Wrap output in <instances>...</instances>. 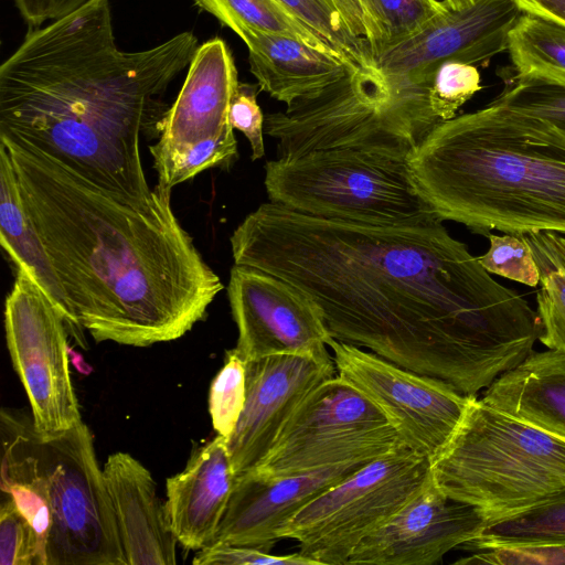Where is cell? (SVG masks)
<instances>
[{
	"label": "cell",
	"mask_w": 565,
	"mask_h": 565,
	"mask_svg": "<svg viewBox=\"0 0 565 565\" xmlns=\"http://www.w3.org/2000/svg\"><path fill=\"white\" fill-rule=\"evenodd\" d=\"M441 223L364 224L269 201L230 242L234 264L308 295L332 338L476 395L522 362L543 329Z\"/></svg>",
	"instance_id": "1"
},
{
	"label": "cell",
	"mask_w": 565,
	"mask_h": 565,
	"mask_svg": "<svg viewBox=\"0 0 565 565\" xmlns=\"http://www.w3.org/2000/svg\"><path fill=\"white\" fill-rule=\"evenodd\" d=\"M68 305L96 342L149 347L201 321L224 288L157 183L139 203L43 152L0 138Z\"/></svg>",
	"instance_id": "2"
},
{
	"label": "cell",
	"mask_w": 565,
	"mask_h": 565,
	"mask_svg": "<svg viewBox=\"0 0 565 565\" xmlns=\"http://www.w3.org/2000/svg\"><path fill=\"white\" fill-rule=\"evenodd\" d=\"M192 32L148 50L116 45L109 0L31 30L0 66V138L28 145L92 183L139 203L153 198L142 140L159 139L163 96L196 50Z\"/></svg>",
	"instance_id": "3"
},
{
	"label": "cell",
	"mask_w": 565,
	"mask_h": 565,
	"mask_svg": "<svg viewBox=\"0 0 565 565\" xmlns=\"http://www.w3.org/2000/svg\"><path fill=\"white\" fill-rule=\"evenodd\" d=\"M407 164L441 222L565 234V134L539 116L490 103L437 125Z\"/></svg>",
	"instance_id": "4"
},
{
	"label": "cell",
	"mask_w": 565,
	"mask_h": 565,
	"mask_svg": "<svg viewBox=\"0 0 565 565\" xmlns=\"http://www.w3.org/2000/svg\"><path fill=\"white\" fill-rule=\"evenodd\" d=\"M0 418V487L28 486L45 497L46 565H127L88 426L43 436L32 416L2 408Z\"/></svg>",
	"instance_id": "5"
},
{
	"label": "cell",
	"mask_w": 565,
	"mask_h": 565,
	"mask_svg": "<svg viewBox=\"0 0 565 565\" xmlns=\"http://www.w3.org/2000/svg\"><path fill=\"white\" fill-rule=\"evenodd\" d=\"M429 471L441 492L477 507L489 523L565 488V439L473 395L450 438L429 458Z\"/></svg>",
	"instance_id": "6"
},
{
	"label": "cell",
	"mask_w": 565,
	"mask_h": 565,
	"mask_svg": "<svg viewBox=\"0 0 565 565\" xmlns=\"http://www.w3.org/2000/svg\"><path fill=\"white\" fill-rule=\"evenodd\" d=\"M264 183L270 202L311 216L375 225L440 221L417 191L405 157L315 150L268 161Z\"/></svg>",
	"instance_id": "7"
},
{
	"label": "cell",
	"mask_w": 565,
	"mask_h": 565,
	"mask_svg": "<svg viewBox=\"0 0 565 565\" xmlns=\"http://www.w3.org/2000/svg\"><path fill=\"white\" fill-rule=\"evenodd\" d=\"M440 121L396 96L383 76L349 70L318 94L265 116L278 158L331 148H358L405 157Z\"/></svg>",
	"instance_id": "8"
},
{
	"label": "cell",
	"mask_w": 565,
	"mask_h": 565,
	"mask_svg": "<svg viewBox=\"0 0 565 565\" xmlns=\"http://www.w3.org/2000/svg\"><path fill=\"white\" fill-rule=\"evenodd\" d=\"M429 458L406 446L381 455L302 507L279 531L319 565H347L358 544L425 483Z\"/></svg>",
	"instance_id": "9"
},
{
	"label": "cell",
	"mask_w": 565,
	"mask_h": 565,
	"mask_svg": "<svg viewBox=\"0 0 565 565\" xmlns=\"http://www.w3.org/2000/svg\"><path fill=\"white\" fill-rule=\"evenodd\" d=\"M401 446L405 444L385 415L337 375L302 399L254 469L267 476H287L372 460Z\"/></svg>",
	"instance_id": "10"
},
{
	"label": "cell",
	"mask_w": 565,
	"mask_h": 565,
	"mask_svg": "<svg viewBox=\"0 0 565 565\" xmlns=\"http://www.w3.org/2000/svg\"><path fill=\"white\" fill-rule=\"evenodd\" d=\"M4 330L12 365L30 402L36 430L64 433L82 420L64 319L44 290L23 270L4 303Z\"/></svg>",
	"instance_id": "11"
},
{
	"label": "cell",
	"mask_w": 565,
	"mask_h": 565,
	"mask_svg": "<svg viewBox=\"0 0 565 565\" xmlns=\"http://www.w3.org/2000/svg\"><path fill=\"white\" fill-rule=\"evenodd\" d=\"M338 375L365 395L406 447L433 457L450 438L471 397L444 380L399 366L330 338Z\"/></svg>",
	"instance_id": "12"
},
{
	"label": "cell",
	"mask_w": 565,
	"mask_h": 565,
	"mask_svg": "<svg viewBox=\"0 0 565 565\" xmlns=\"http://www.w3.org/2000/svg\"><path fill=\"white\" fill-rule=\"evenodd\" d=\"M521 14L515 0H472L461 9L448 8L416 35L383 52L376 67L396 96L429 106L438 67L447 62L482 64L507 51Z\"/></svg>",
	"instance_id": "13"
},
{
	"label": "cell",
	"mask_w": 565,
	"mask_h": 565,
	"mask_svg": "<svg viewBox=\"0 0 565 565\" xmlns=\"http://www.w3.org/2000/svg\"><path fill=\"white\" fill-rule=\"evenodd\" d=\"M227 296L238 330L234 349L245 363L274 354L333 359L327 349L332 335L320 309L290 282L265 270L234 264Z\"/></svg>",
	"instance_id": "14"
},
{
	"label": "cell",
	"mask_w": 565,
	"mask_h": 565,
	"mask_svg": "<svg viewBox=\"0 0 565 565\" xmlns=\"http://www.w3.org/2000/svg\"><path fill=\"white\" fill-rule=\"evenodd\" d=\"M486 523L477 507L441 492L429 471L422 488L358 544L347 565H431L473 540Z\"/></svg>",
	"instance_id": "15"
},
{
	"label": "cell",
	"mask_w": 565,
	"mask_h": 565,
	"mask_svg": "<svg viewBox=\"0 0 565 565\" xmlns=\"http://www.w3.org/2000/svg\"><path fill=\"white\" fill-rule=\"evenodd\" d=\"M246 364V401L227 438L234 476L256 468L302 399L334 376V361L310 355L274 354Z\"/></svg>",
	"instance_id": "16"
},
{
	"label": "cell",
	"mask_w": 565,
	"mask_h": 565,
	"mask_svg": "<svg viewBox=\"0 0 565 565\" xmlns=\"http://www.w3.org/2000/svg\"><path fill=\"white\" fill-rule=\"evenodd\" d=\"M369 461H350L287 476H267L255 469L236 476L226 510L209 546H250L268 552L280 540V527L291 516Z\"/></svg>",
	"instance_id": "17"
},
{
	"label": "cell",
	"mask_w": 565,
	"mask_h": 565,
	"mask_svg": "<svg viewBox=\"0 0 565 565\" xmlns=\"http://www.w3.org/2000/svg\"><path fill=\"white\" fill-rule=\"evenodd\" d=\"M238 84L224 40L214 38L199 45L182 88L169 108L164 129L149 147L157 174L203 140L234 137L228 111Z\"/></svg>",
	"instance_id": "18"
},
{
	"label": "cell",
	"mask_w": 565,
	"mask_h": 565,
	"mask_svg": "<svg viewBox=\"0 0 565 565\" xmlns=\"http://www.w3.org/2000/svg\"><path fill=\"white\" fill-rule=\"evenodd\" d=\"M127 565L177 564V539L150 471L128 452L103 468Z\"/></svg>",
	"instance_id": "19"
},
{
	"label": "cell",
	"mask_w": 565,
	"mask_h": 565,
	"mask_svg": "<svg viewBox=\"0 0 565 565\" xmlns=\"http://www.w3.org/2000/svg\"><path fill=\"white\" fill-rule=\"evenodd\" d=\"M234 481L227 439L221 435L195 448L185 468L167 479L164 507L183 548L198 552L211 544Z\"/></svg>",
	"instance_id": "20"
},
{
	"label": "cell",
	"mask_w": 565,
	"mask_h": 565,
	"mask_svg": "<svg viewBox=\"0 0 565 565\" xmlns=\"http://www.w3.org/2000/svg\"><path fill=\"white\" fill-rule=\"evenodd\" d=\"M231 30L247 46L249 70L260 90L287 106L318 94L352 70L337 56L291 36L244 25Z\"/></svg>",
	"instance_id": "21"
},
{
	"label": "cell",
	"mask_w": 565,
	"mask_h": 565,
	"mask_svg": "<svg viewBox=\"0 0 565 565\" xmlns=\"http://www.w3.org/2000/svg\"><path fill=\"white\" fill-rule=\"evenodd\" d=\"M482 399L565 439V352H531L497 377Z\"/></svg>",
	"instance_id": "22"
},
{
	"label": "cell",
	"mask_w": 565,
	"mask_h": 565,
	"mask_svg": "<svg viewBox=\"0 0 565 565\" xmlns=\"http://www.w3.org/2000/svg\"><path fill=\"white\" fill-rule=\"evenodd\" d=\"M0 243L15 269L26 273L62 315L68 334L86 349L84 329L74 316L49 254L24 206L10 154L0 143Z\"/></svg>",
	"instance_id": "23"
},
{
	"label": "cell",
	"mask_w": 565,
	"mask_h": 565,
	"mask_svg": "<svg viewBox=\"0 0 565 565\" xmlns=\"http://www.w3.org/2000/svg\"><path fill=\"white\" fill-rule=\"evenodd\" d=\"M507 51L515 78L535 77L565 84V26L522 12L509 34Z\"/></svg>",
	"instance_id": "24"
},
{
	"label": "cell",
	"mask_w": 565,
	"mask_h": 565,
	"mask_svg": "<svg viewBox=\"0 0 565 565\" xmlns=\"http://www.w3.org/2000/svg\"><path fill=\"white\" fill-rule=\"evenodd\" d=\"M543 544H565V488L540 503L489 522L466 550H492Z\"/></svg>",
	"instance_id": "25"
},
{
	"label": "cell",
	"mask_w": 565,
	"mask_h": 565,
	"mask_svg": "<svg viewBox=\"0 0 565 565\" xmlns=\"http://www.w3.org/2000/svg\"><path fill=\"white\" fill-rule=\"evenodd\" d=\"M350 68L382 76L366 40L347 26L331 0H277Z\"/></svg>",
	"instance_id": "26"
},
{
	"label": "cell",
	"mask_w": 565,
	"mask_h": 565,
	"mask_svg": "<svg viewBox=\"0 0 565 565\" xmlns=\"http://www.w3.org/2000/svg\"><path fill=\"white\" fill-rule=\"evenodd\" d=\"M194 2L230 29L244 25L266 33L282 34L332 54L312 31L277 0H194Z\"/></svg>",
	"instance_id": "27"
},
{
	"label": "cell",
	"mask_w": 565,
	"mask_h": 565,
	"mask_svg": "<svg viewBox=\"0 0 565 565\" xmlns=\"http://www.w3.org/2000/svg\"><path fill=\"white\" fill-rule=\"evenodd\" d=\"M530 245L541 273L536 312L543 331L539 340L547 349L565 352V267L537 245Z\"/></svg>",
	"instance_id": "28"
},
{
	"label": "cell",
	"mask_w": 565,
	"mask_h": 565,
	"mask_svg": "<svg viewBox=\"0 0 565 565\" xmlns=\"http://www.w3.org/2000/svg\"><path fill=\"white\" fill-rule=\"evenodd\" d=\"M246 401V364L235 349L226 351L221 370L212 380L209 413L213 429L225 437L232 435Z\"/></svg>",
	"instance_id": "29"
},
{
	"label": "cell",
	"mask_w": 565,
	"mask_h": 565,
	"mask_svg": "<svg viewBox=\"0 0 565 565\" xmlns=\"http://www.w3.org/2000/svg\"><path fill=\"white\" fill-rule=\"evenodd\" d=\"M373 4L383 52L416 35L449 8L444 0H373Z\"/></svg>",
	"instance_id": "30"
},
{
	"label": "cell",
	"mask_w": 565,
	"mask_h": 565,
	"mask_svg": "<svg viewBox=\"0 0 565 565\" xmlns=\"http://www.w3.org/2000/svg\"><path fill=\"white\" fill-rule=\"evenodd\" d=\"M539 116L565 134V84L520 77L491 102Z\"/></svg>",
	"instance_id": "31"
},
{
	"label": "cell",
	"mask_w": 565,
	"mask_h": 565,
	"mask_svg": "<svg viewBox=\"0 0 565 565\" xmlns=\"http://www.w3.org/2000/svg\"><path fill=\"white\" fill-rule=\"evenodd\" d=\"M490 247L477 257L481 266L494 274L530 287H536L541 273L526 234H489Z\"/></svg>",
	"instance_id": "32"
},
{
	"label": "cell",
	"mask_w": 565,
	"mask_h": 565,
	"mask_svg": "<svg viewBox=\"0 0 565 565\" xmlns=\"http://www.w3.org/2000/svg\"><path fill=\"white\" fill-rule=\"evenodd\" d=\"M480 88V74L475 65L444 63L436 71L428 90L429 108L440 122L450 120Z\"/></svg>",
	"instance_id": "33"
},
{
	"label": "cell",
	"mask_w": 565,
	"mask_h": 565,
	"mask_svg": "<svg viewBox=\"0 0 565 565\" xmlns=\"http://www.w3.org/2000/svg\"><path fill=\"white\" fill-rule=\"evenodd\" d=\"M6 494L0 507V565H46L36 532Z\"/></svg>",
	"instance_id": "34"
},
{
	"label": "cell",
	"mask_w": 565,
	"mask_h": 565,
	"mask_svg": "<svg viewBox=\"0 0 565 565\" xmlns=\"http://www.w3.org/2000/svg\"><path fill=\"white\" fill-rule=\"evenodd\" d=\"M237 157L235 136L203 140L189 148L171 166L158 174V183L171 190L206 169H228Z\"/></svg>",
	"instance_id": "35"
},
{
	"label": "cell",
	"mask_w": 565,
	"mask_h": 565,
	"mask_svg": "<svg viewBox=\"0 0 565 565\" xmlns=\"http://www.w3.org/2000/svg\"><path fill=\"white\" fill-rule=\"evenodd\" d=\"M195 565H319L299 552L287 555H273L267 551L226 544L206 546L196 552Z\"/></svg>",
	"instance_id": "36"
},
{
	"label": "cell",
	"mask_w": 565,
	"mask_h": 565,
	"mask_svg": "<svg viewBox=\"0 0 565 565\" xmlns=\"http://www.w3.org/2000/svg\"><path fill=\"white\" fill-rule=\"evenodd\" d=\"M260 89L258 84L241 83L231 100L228 120L233 129H237L247 138L252 149V160L264 157V121L265 117L256 97Z\"/></svg>",
	"instance_id": "37"
},
{
	"label": "cell",
	"mask_w": 565,
	"mask_h": 565,
	"mask_svg": "<svg viewBox=\"0 0 565 565\" xmlns=\"http://www.w3.org/2000/svg\"><path fill=\"white\" fill-rule=\"evenodd\" d=\"M457 564L558 565L565 564V544H543L482 550Z\"/></svg>",
	"instance_id": "38"
},
{
	"label": "cell",
	"mask_w": 565,
	"mask_h": 565,
	"mask_svg": "<svg viewBox=\"0 0 565 565\" xmlns=\"http://www.w3.org/2000/svg\"><path fill=\"white\" fill-rule=\"evenodd\" d=\"M331 1L350 31L367 41L376 63L383 52V35L373 0Z\"/></svg>",
	"instance_id": "39"
},
{
	"label": "cell",
	"mask_w": 565,
	"mask_h": 565,
	"mask_svg": "<svg viewBox=\"0 0 565 565\" xmlns=\"http://www.w3.org/2000/svg\"><path fill=\"white\" fill-rule=\"evenodd\" d=\"M2 492L11 495L19 511L36 532L46 555L51 513L45 497L36 490L22 484H11L2 489Z\"/></svg>",
	"instance_id": "40"
},
{
	"label": "cell",
	"mask_w": 565,
	"mask_h": 565,
	"mask_svg": "<svg viewBox=\"0 0 565 565\" xmlns=\"http://www.w3.org/2000/svg\"><path fill=\"white\" fill-rule=\"evenodd\" d=\"M522 10L565 26V0H515Z\"/></svg>",
	"instance_id": "41"
},
{
	"label": "cell",
	"mask_w": 565,
	"mask_h": 565,
	"mask_svg": "<svg viewBox=\"0 0 565 565\" xmlns=\"http://www.w3.org/2000/svg\"><path fill=\"white\" fill-rule=\"evenodd\" d=\"M526 235L531 243L565 267V236L554 232H535Z\"/></svg>",
	"instance_id": "42"
},
{
	"label": "cell",
	"mask_w": 565,
	"mask_h": 565,
	"mask_svg": "<svg viewBox=\"0 0 565 565\" xmlns=\"http://www.w3.org/2000/svg\"><path fill=\"white\" fill-rule=\"evenodd\" d=\"M22 18L31 25L39 28L51 20L53 0H13Z\"/></svg>",
	"instance_id": "43"
},
{
	"label": "cell",
	"mask_w": 565,
	"mask_h": 565,
	"mask_svg": "<svg viewBox=\"0 0 565 565\" xmlns=\"http://www.w3.org/2000/svg\"><path fill=\"white\" fill-rule=\"evenodd\" d=\"M93 0H53L51 20L60 19L79 8L86 6Z\"/></svg>",
	"instance_id": "44"
},
{
	"label": "cell",
	"mask_w": 565,
	"mask_h": 565,
	"mask_svg": "<svg viewBox=\"0 0 565 565\" xmlns=\"http://www.w3.org/2000/svg\"><path fill=\"white\" fill-rule=\"evenodd\" d=\"M451 9H461L469 6L472 0H444Z\"/></svg>",
	"instance_id": "45"
}]
</instances>
